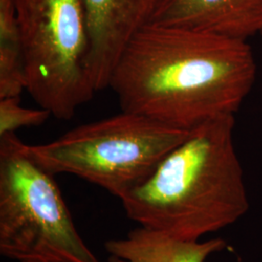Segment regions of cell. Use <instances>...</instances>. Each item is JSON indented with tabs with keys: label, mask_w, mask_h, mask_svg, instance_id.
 Returning a JSON list of instances; mask_svg holds the SVG:
<instances>
[{
	"label": "cell",
	"mask_w": 262,
	"mask_h": 262,
	"mask_svg": "<svg viewBox=\"0 0 262 262\" xmlns=\"http://www.w3.org/2000/svg\"><path fill=\"white\" fill-rule=\"evenodd\" d=\"M256 73L248 42L150 23L123 50L108 88L122 111L191 130L238 112Z\"/></svg>",
	"instance_id": "6da1fadb"
},
{
	"label": "cell",
	"mask_w": 262,
	"mask_h": 262,
	"mask_svg": "<svg viewBox=\"0 0 262 262\" xmlns=\"http://www.w3.org/2000/svg\"><path fill=\"white\" fill-rule=\"evenodd\" d=\"M235 115L199 124L139 187L121 199L141 226L189 241L232 225L248 211L234 147Z\"/></svg>",
	"instance_id": "7a4b0ae2"
},
{
	"label": "cell",
	"mask_w": 262,
	"mask_h": 262,
	"mask_svg": "<svg viewBox=\"0 0 262 262\" xmlns=\"http://www.w3.org/2000/svg\"><path fill=\"white\" fill-rule=\"evenodd\" d=\"M190 130L125 112L85 123L26 151L52 175L71 174L122 198L139 187Z\"/></svg>",
	"instance_id": "3957f363"
},
{
	"label": "cell",
	"mask_w": 262,
	"mask_h": 262,
	"mask_svg": "<svg viewBox=\"0 0 262 262\" xmlns=\"http://www.w3.org/2000/svg\"><path fill=\"white\" fill-rule=\"evenodd\" d=\"M16 133L0 135V253L18 262H99L80 236L54 175Z\"/></svg>",
	"instance_id": "277c9868"
},
{
	"label": "cell",
	"mask_w": 262,
	"mask_h": 262,
	"mask_svg": "<svg viewBox=\"0 0 262 262\" xmlns=\"http://www.w3.org/2000/svg\"><path fill=\"white\" fill-rule=\"evenodd\" d=\"M27 91L68 121L96 93L89 72L90 36L83 0H15Z\"/></svg>",
	"instance_id": "5b68a950"
},
{
	"label": "cell",
	"mask_w": 262,
	"mask_h": 262,
	"mask_svg": "<svg viewBox=\"0 0 262 262\" xmlns=\"http://www.w3.org/2000/svg\"><path fill=\"white\" fill-rule=\"evenodd\" d=\"M162 0H83L89 36V72L95 92L109 86L123 50L150 24Z\"/></svg>",
	"instance_id": "8992f818"
},
{
	"label": "cell",
	"mask_w": 262,
	"mask_h": 262,
	"mask_svg": "<svg viewBox=\"0 0 262 262\" xmlns=\"http://www.w3.org/2000/svg\"><path fill=\"white\" fill-rule=\"evenodd\" d=\"M150 23L248 42L262 34V0H162Z\"/></svg>",
	"instance_id": "52a82bcc"
},
{
	"label": "cell",
	"mask_w": 262,
	"mask_h": 262,
	"mask_svg": "<svg viewBox=\"0 0 262 262\" xmlns=\"http://www.w3.org/2000/svg\"><path fill=\"white\" fill-rule=\"evenodd\" d=\"M225 246L220 238L205 242L182 240L140 225L124 238L107 241L105 250L108 262H205Z\"/></svg>",
	"instance_id": "ba28073f"
},
{
	"label": "cell",
	"mask_w": 262,
	"mask_h": 262,
	"mask_svg": "<svg viewBox=\"0 0 262 262\" xmlns=\"http://www.w3.org/2000/svg\"><path fill=\"white\" fill-rule=\"evenodd\" d=\"M27 90L24 50L15 0H0V99Z\"/></svg>",
	"instance_id": "9c48e42d"
},
{
	"label": "cell",
	"mask_w": 262,
	"mask_h": 262,
	"mask_svg": "<svg viewBox=\"0 0 262 262\" xmlns=\"http://www.w3.org/2000/svg\"><path fill=\"white\" fill-rule=\"evenodd\" d=\"M52 114L46 109H30L20 105V97L0 99V135L15 133L21 127L40 125Z\"/></svg>",
	"instance_id": "30bf717a"
}]
</instances>
